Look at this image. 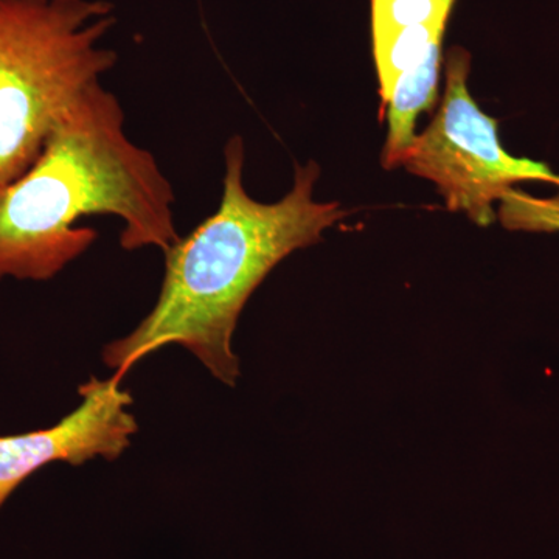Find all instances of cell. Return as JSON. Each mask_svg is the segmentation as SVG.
Segmentation results:
<instances>
[{
    "label": "cell",
    "mask_w": 559,
    "mask_h": 559,
    "mask_svg": "<svg viewBox=\"0 0 559 559\" xmlns=\"http://www.w3.org/2000/svg\"><path fill=\"white\" fill-rule=\"evenodd\" d=\"M245 143L224 148L219 207L186 238L165 250V277L156 305L138 329L103 352L123 378L143 358L170 344L189 349L227 385L237 384L240 360L231 348L238 319L253 290L296 250L322 241L347 218L340 202L314 200V160L296 165L293 189L274 204L253 200L242 183Z\"/></svg>",
    "instance_id": "cell-1"
},
{
    "label": "cell",
    "mask_w": 559,
    "mask_h": 559,
    "mask_svg": "<svg viewBox=\"0 0 559 559\" xmlns=\"http://www.w3.org/2000/svg\"><path fill=\"white\" fill-rule=\"evenodd\" d=\"M175 191L148 150L124 131L112 92L94 84L73 103L31 168L0 186V278H53L94 245L84 216L123 223L121 248L167 250L180 240Z\"/></svg>",
    "instance_id": "cell-2"
},
{
    "label": "cell",
    "mask_w": 559,
    "mask_h": 559,
    "mask_svg": "<svg viewBox=\"0 0 559 559\" xmlns=\"http://www.w3.org/2000/svg\"><path fill=\"white\" fill-rule=\"evenodd\" d=\"M108 0H0V186L38 159L51 131L117 64L103 47Z\"/></svg>",
    "instance_id": "cell-3"
},
{
    "label": "cell",
    "mask_w": 559,
    "mask_h": 559,
    "mask_svg": "<svg viewBox=\"0 0 559 559\" xmlns=\"http://www.w3.org/2000/svg\"><path fill=\"white\" fill-rule=\"evenodd\" d=\"M447 87L439 112L417 135L403 167L436 183L451 212L465 213L477 226L496 219L495 202L524 180L558 182L539 162L511 156L499 139L498 120L479 108L468 90L471 53L451 47L444 62Z\"/></svg>",
    "instance_id": "cell-4"
},
{
    "label": "cell",
    "mask_w": 559,
    "mask_h": 559,
    "mask_svg": "<svg viewBox=\"0 0 559 559\" xmlns=\"http://www.w3.org/2000/svg\"><path fill=\"white\" fill-rule=\"evenodd\" d=\"M123 378H91L81 385V404L49 429L0 437V509L36 471L53 462L83 465L92 459H119L139 430Z\"/></svg>",
    "instance_id": "cell-5"
},
{
    "label": "cell",
    "mask_w": 559,
    "mask_h": 559,
    "mask_svg": "<svg viewBox=\"0 0 559 559\" xmlns=\"http://www.w3.org/2000/svg\"><path fill=\"white\" fill-rule=\"evenodd\" d=\"M457 0H370L371 53L380 81L381 108L404 70L443 49Z\"/></svg>",
    "instance_id": "cell-6"
},
{
    "label": "cell",
    "mask_w": 559,
    "mask_h": 559,
    "mask_svg": "<svg viewBox=\"0 0 559 559\" xmlns=\"http://www.w3.org/2000/svg\"><path fill=\"white\" fill-rule=\"evenodd\" d=\"M443 49L433 50L418 64L404 70L393 84L392 94L381 120L388 121V139L382 150V165L388 170L403 167L417 134L415 124L419 114L433 108L439 91Z\"/></svg>",
    "instance_id": "cell-7"
},
{
    "label": "cell",
    "mask_w": 559,
    "mask_h": 559,
    "mask_svg": "<svg viewBox=\"0 0 559 559\" xmlns=\"http://www.w3.org/2000/svg\"><path fill=\"white\" fill-rule=\"evenodd\" d=\"M498 218L510 230L559 231V194L535 198L524 191L511 189L499 201Z\"/></svg>",
    "instance_id": "cell-8"
}]
</instances>
